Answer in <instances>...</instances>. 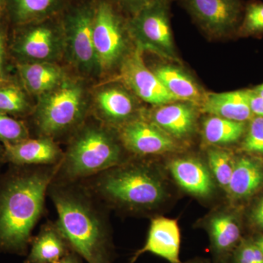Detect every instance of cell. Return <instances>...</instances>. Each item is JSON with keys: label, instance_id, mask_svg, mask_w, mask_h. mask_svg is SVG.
Returning a JSON list of instances; mask_svg holds the SVG:
<instances>
[{"label": "cell", "instance_id": "cell-1", "mask_svg": "<svg viewBox=\"0 0 263 263\" xmlns=\"http://www.w3.org/2000/svg\"><path fill=\"white\" fill-rule=\"evenodd\" d=\"M56 165L10 164L0 175V253L27 255Z\"/></svg>", "mask_w": 263, "mask_h": 263}, {"label": "cell", "instance_id": "cell-2", "mask_svg": "<svg viewBox=\"0 0 263 263\" xmlns=\"http://www.w3.org/2000/svg\"><path fill=\"white\" fill-rule=\"evenodd\" d=\"M48 191L58 214L57 228L71 249L88 263H112L110 231L91 190L78 182L52 181Z\"/></svg>", "mask_w": 263, "mask_h": 263}, {"label": "cell", "instance_id": "cell-3", "mask_svg": "<svg viewBox=\"0 0 263 263\" xmlns=\"http://www.w3.org/2000/svg\"><path fill=\"white\" fill-rule=\"evenodd\" d=\"M122 160V147L113 133L100 124H86L76 130L53 181L79 182L119 165Z\"/></svg>", "mask_w": 263, "mask_h": 263}, {"label": "cell", "instance_id": "cell-4", "mask_svg": "<svg viewBox=\"0 0 263 263\" xmlns=\"http://www.w3.org/2000/svg\"><path fill=\"white\" fill-rule=\"evenodd\" d=\"M98 197L129 208H149L162 200L163 186L142 166H118L97 175L89 188Z\"/></svg>", "mask_w": 263, "mask_h": 263}, {"label": "cell", "instance_id": "cell-5", "mask_svg": "<svg viewBox=\"0 0 263 263\" xmlns=\"http://www.w3.org/2000/svg\"><path fill=\"white\" fill-rule=\"evenodd\" d=\"M38 98L33 122L41 136L53 139L80 127L86 112V93L81 83L66 79Z\"/></svg>", "mask_w": 263, "mask_h": 263}, {"label": "cell", "instance_id": "cell-6", "mask_svg": "<svg viewBox=\"0 0 263 263\" xmlns=\"http://www.w3.org/2000/svg\"><path fill=\"white\" fill-rule=\"evenodd\" d=\"M8 51L14 63H55L65 54L62 26L51 18L13 27Z\"/></svg>", "mask_w": 263, "mask_h": 263}, {"label": "cell", "instance_id": "cell-7", "mask_svg": "<svg viewBox=\"0 0 263 263\" xmlns=\"http://www.w3.org/2000/svg\"><path fill=\"white\" fill-rule=\"evenodd\" d=\"M172 0H153L127 22L129 35L142 51L179 62L171 24Z\"/></svg>", "mask_w": 263, "mask_h": 263}, {"label": "cell", "instance_id": "cell-8", "mask_svg": "<svg viewBox=\"0 0 263 263\" xmlns=\"http://www.w3.org/2000/svg\"><path fill=\"white\" fill-rule=\"evenodd\" d=\"M95 7L79 5L66 13L62 23L65 38V55L85 76L98 73L100 70L93 42Z\"/></svg>", "mask_w": 263, "mask_h": 263}, {"label": "cell", "instance_id": "cell-9", "mask_svg": "<svg viewBox=\"0 0 263 263\" xmlns=\"http://www.w3.org/2000/svg\"><path fill=\"white\" fill-rule=\"evenodd\" d=\"M127 22L113 5L102 0L95 6L93 42L100 71L121 64L127 54Z\"/></svg>", "mask_w": 263, "mask_h": 263}, {"label": "cell", "instance_id": "cell-10", "mask_svg": "<svg viewBox=\"0 0 263 263\" xmlns=\"http://www.w3.org/2000/svg\"><path fill=\"white\" fill-rule=\"evenodd\" d=\"M200 28L210 37L237 34L245 4L243 0H180Z\"/></svg>", "mask_w": 263, "mask_h": 263}, {"label": "cell", "instance_id": "cell-11", "mask_svg": "<svg viewBox=\"0 0 263 263\" xmlns=\"http://www.w3.org/2000/svg\"><path fill=\"white\" fill-rule=\"evenodd\" d=\"M143 51L136 46L121 62V77L138 97L146 103L160 106L178 101L164 87L153 70L146 67Z\"/></svg>", "mask_w": 263, "mask_h": 263}, {"label": "cell", "instance_id": "cell-12", "mask_svg": "<svg viewBox=\"0 0 263 263\" xmlns=\"http://www.w3.org/2000/svg\"><path fill=\"white\" fill-rule=\"evenodd\" d=\"M119 139L128 151L139 155H160L176 148L174 138L143 119H134L121 126Z\"/></svg>", "mask_w": 263, "mask_h": 263}, {"label": "cell", "instance_id": "cell-13", "mask_svg": "<svg viewBox=\"0 0 263 263\" xmlns=\"http://www.w3.org/2000/svg\"><path fill=\"white\" fill-rule=\"evenodd\" d=\"M4 164L19 166L56 165L64 154L48 137L28 138L14 144L3 145Z\"/></svg>", "mask_w": 263, "mask_h": 263}, {"label": "cell", "instance_id": "cell-14", "mask_svg": "<svg viewBox=\"0 0 263 263\" xmlns=\"http://www.w3.org/2000/svg\"><path fill=\"white\" fill-rule=\"evenodd\" d=\"M181 232L177 221L168 218L159 217L151 223L144 246L132 257L134 263L142 254L149 252L162 257L170 263H181Z\"/></svg>", "mask_w": 263, "mask_h": 263}, {"label": "cell", "instance_id": "cell-15", "mask_svg": "<svg viewBox=\"0 0 263 263\" xmlns=\"http://www.w3.org/2000/svg\"><path fill=\"white\" fill-rule=\"evenodd\" d=\"M196 117L193 104L176 101L157 106L151 115V119L152 122L174 139H181L193 133Z\"/></svg>", "mask_w": 263, "mask_h": 263}, {"label": "cell", "instance_id": "cell-16", "mask_svg": "<svg viewBox=\"0 0 263 263\" xmlns=\"http://www.w3.org/2000/svg\"><path fill=\"white\" fill-rule=\"evenodd\" d=\"M165 89L178 101L202 105L206 94L186 70L174 64H161L153 70Z\"/></svg>", "mask_w": 263, "mask_h": 263}, {"label": "cell", "instance_id": "cell-17", "mask_svg": "<svg viewBox=\"0 0 263 263\" xmlns=\"http://www.w3.org/2000/svg\"><path fill=\"white\" fill-rule=\"evenodd\" d=\"M15 67L26 91L38 97L55 89L67 79L64 71L55 63H16Z\"/></svg>", "mask_w": 263, "mask_h": 263}, {"label": "cell", "instance_id": "cell-18", "mask_svg": "<svg viewBox=\"0 0 263 263\" xmlns=\"http://www.w3.org/2000/svg\"><path fill=\"white\" fill-rule=\"evenodd\" d=\"M202 109L209 115L236 122H249L254 115L249 102V89L207 95Z\"/></svg>", "mask_w": 263, "mask_h": 263}, {"label": "cell", "instance_id": "cell-19", "mask_svg": "<svg viewBox=\"0 0 263 263\" xmlns=\"http://www.w3.org/2000/svg\"><path fill=\"white\" fill-rule=\"evenodd\" d=\"M96 105L99 115L109 124L122 126L134 119L136 102L126 90L119 86L100 90L96 96Z\"/></svg>", "mask_w": 263, "mask_h": 263}, {"label": "cell", "instance_id": "cell-20", "mask_svg": "<svg viewBox=\"0 0 263 263\" xmlns=\"http://www.w3.org/2000/svg\"><path fill=\"white\" fill-rule=\"evenodd\" d=\"M71 251L57 224H45L32 238L24 263H53Z\"/></svg>", "mask_w": 263, "mask_h": 263}, {"label": "cell", "instance_id": "cell-21", "mask_svg": "<svg viewBox=\"0 0 263 263\" xmlns=\"http://www.w3.org/2000/svg\"><path fill=\"white\" fill-rule=\"evenodd\" d=\"M170 171L179 186L197 196H207L212 193L214 183L206 167L193 158L172 161Z\"/></svg>", "mask_w": 263, "mask_h": 263}, {"label": "cell", "instance_id": "cell-22", "mask_svg": "<svg viewBox=\"0 0 263 263\" xmlns=\"http://www.w3.org/2000/svg\"><path fill=\"white\" fill-rule=\"evenodd\" d=\"M65 0H6V18L10 25H24L51 18Z\"/></svg>", "mask_w": 263, "mask_h": 263}, {"label": "cell", "instance_id": "cell-23", "mask_svg": "<svg viewBox=\"0 0 263 263\" xmlns=\"http://www.w3.org/2000/svg\"><path fill=\"white\" fill-rule=\"evenodd\" d=\"M211 243L219 263L226 262L240 242V230L235 218L228 214L214 216L209 226Z\"/></svg>", "mask_w": 263, "mask_h": 263}, {"label": "cell", "instance_id": "cell-24", "mask_svg": "<svg viewBox=\"0 0 263 263\" xmlns=\"http://www.w3.org/2000/svg\"><path fill=\"white\" fill-rule=\"evenodd\" d=\"M263 184V168L257 161L241 157L235 161L228 191L235 198L254 195Z\"/></svg>", "mask_w": 263, "mask_h": 263}, {"label": "cell", "instance_id": "cell-25", "mask_svg": "<svg viewBox=\"0 0 263 263\" xmlns=\"http://www.w3.org/2000/svg\"><path fill=\"white\" fill-rule=\"evenodd\" d=\"M247 130L246 122L210 115L202 123L205 141L210 144H230L241 138Z\"/></svg>", "mask_w": 263, "mask_h": 263}, {"label": "cell", "instance_id": "cell-26", "mask_svg": "<svg viewBox=\"0 0 263 263\" xmlns=\"http://www.w3.org/2000/svg\"><path fill=\"white\" fill-rule=\"evenodd\" d=\"M28 92L20 81L11 79L0 86V113L21 119L32 113Z\"/></svg>", "mask_w": 263, "mask_h": 263}, {"label": "cell", "instance_id": "cell-27", "mask_svg": "<svg viewBox=\"0 0 263 263\" xmlns=\"http://www.w3.org/2000/svg\"><path fill=\"white\" fill-rule=\"evenodd\" d=\"M237 34L243 37L263 35V2L250 0L245 4Z\"/></svg>", "mask_w": 263, "mask_h": 263}, {"label": "cell", "instance_id": "cell-28", "mask_svg": "<svg viewBox=\"0 0 263 263\" xmlns=\"http://www.w3.org/2000/svg\"><path fill=\"white\" fill-rule=\"evenodd\" d=\"M208 161L218 183L228 190L235 165L232 155L227 151L213 148L208 152Z\"/></svg>", "mask_w": 263, "mask_h": 263}, {"label": "cell", "instance_id": "cell-29", "mask_svg": "<svg viewBox=\"0 0 263 263\" xmlns=\"http://www.w3.org/2000/svg\"><path fill=\"white\" fill-rule=\"evenodd\" d=\"M29 131L27 124L16 118L0 113V143L14 144L28 139Z\"/></svg>", "mask_w": 263, "mask_h": 263}, {"label": "cell", "instance_id": "cell-30", "mask_svg": "<svg viewBox=\"0 0 263 263\" xmlns=\"http://www.w3.org/2000/svg\"><path fill=\"white\" fill-rule=\"evenodd\" d=\"M242 148L249 153L263 156V117H253L245 133Z\"/></svg>", "mask_w": 263, "mask_h": 263}, {"label": "cell", "instance_id": "cell-31", "mask_svg": "<svg viewBox=\"0 0 263 263\" xmlns=\"http://www.w3.org/2000/svg\"><path fill=\"white\" fill-rule=\"evenodd\" d=\"M232 263H263V254L252 240H240L231 254Z\"/></svg>", "mask_w": 263, "mask_h": 263}, {"label": "cell", "instance_id": "cell-32", "mask_svg": "<svg viewBox=\"0 0 263 263\" xmlns=\"http://www.w3.org/2000/svg\"><path fill=\"white\" fill-rule=\"evenodd\" d=\"M153 0H114L122 10L130 14L132 16L143 9Z\"/></svg>", "mask_w": 263, "mask_h": 263}, {"label": "cell", "instance_id": "cell-33", "mask_svg": "<svg viewBox=\"0 0 263 263\" xmlns=\"http://www.w3.org/2000/svg\"><path fill=\"white\" fill-rule=\"evenodd\" d=\"M3 22V19L0 20V69L7 71V58L9 57L8 51V34L5 30Z\"/></svg>", "mask_w": 263, "mask_h": 263}, {"label": "cell", "instance_id": "cell-34", "mask_svg": "<svg viewBox=\"0 0 263 263\" xmlns=\"http://www.w3.org/2000/svg\"><path fill=\"white\" fill-rule=\"evenodd\" d=\"M249 102L254 117H263V97L254 94L252 89H249Z\"/></svg>", "mask_w": 263, "mask_h": 263}, {"label": "cell", "instance_id": "cell-35", "mask_svg": "<svg viewBox=\"0 0 263 263\" xmlns=\"http://www.w3.org/2000/svg\"><path fill=\"white\" fill-rule=\"evenodd\" d=\"M252 217L255 224L263 230V198L254 208Z\"/></svg>", "mask_w": 263, "mask_h": 263}, {"label": "cell", "instance_id": "cell-36", "mask_svg": "<svg viewBox=\"0 0 263 263\" xmlns=\"http://www.w3.org/2000/svg\"><path fill=\"white\" fill-rule=\"evenodd\" d=\"M83 258L74 251H71L61 259L53 263H82Z\"/></svg>", "mask_w": 263, "mask_h": 263}, {"label": "cell", "instance_id": "cell-37", "mask_svg": "<svg viewBox=\"0 0 263 263\" xmlns=\"http://www.w3.org/2000/svg\"><path fill=\"white\" fill-rule=\"evenodd\" d=\"M10 79H11V78L8 76L6 70H3L0 69V86L4 84L7 81H9Z\"/></svg>", "mask_w": 263, "mask_h": 263}, {"label": "cell", "instance_id": "cell-38", "mask_svg": "<svg viewBox=\"0 0 263 263\" xmlns=\"http://www.w3.org/2000/svg\"><path fill=\"white\" fill-rule=\"evenodd\" d=\"M6 18V0H0V20Z\"/></svg>", "mask_w": 263, "mask_h": 263}, {"label": "cell", "instance_id": "cell-39", "mask_svg": "<svg viewBox=\"0 0 263 263\" xmlns=\"http://www.w3.org/2000/svg\"><path fill=\"white\" fill-rule=\"evenodd\" d=\"M254 243V245L257 246V247L259 249V250L261 251L263 254V235H259V236L257 237V238H254V239H252Z\"/></svg>", "mask_w": 263, "mask_h": 263}, {"label": "cell", "instance_id": "cell-40", "mask_svg": "<svg viewBox=\"0 0 263 263\" xmlns=\"http://www.w3.org/2000/svg\"><path fill=\"white\" fill-rule=\"evenodd\" d=\"M254 94L259 95V96L263 97V83L262 84L258 85L252 89Z\"/></svg>", "mask_w": 263, "mask_h": 263}, {"label": "cell", "instance_id": "cell-41", "mask_svg": "<svg viewBox=\"0 0 263 263\" xmlns=\"http://www.w3.org/2000/svg\"><path fill=\"white\" fill-rule=\"evenodd\" d=\"M3 152H4V148H3V144L0 143V167L2 164H4L3 162Z\"/></svg>", "mask_w": 263, "mask_h": 263}, {"label": "cell", "instance_id": "cell-42", "mask_svg": "<svg viewBox=\"0 0 263 263\" xmlns=\"http://www.w3.org/2000/svg\"><path fill=\"white\" fill-rule=\"evenodd\" d=\"M181 263H208L206 261L202 260V259H191V260L186 261L185 262H181Z\"/></svg>", "mask_w": 263, "mask_h": 263}, {"label": "cell", "instance_id": "cell-43", "mask_svg": "<svg viewBox=\"0 0 263 263\" xmlns=\"http://www.w3.org/2000/svg\"><path fill=\"white\" fill-rule=\"evenodd\" d=\"M224 263H228V262H224ZM232 263V262H231Z\"/></svg>", "mask_w": 263, "mask_h": 263}]
</instances>
